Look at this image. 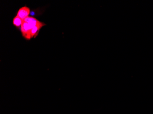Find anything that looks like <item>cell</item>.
Returning a JSON list of instances; mask_svg holds the SVG:
<instances>
[{
	"mask_svg": "<svg viewBox=\"0 0 153 114\" xmlns=\"http://www.w3.org/2000/svg\"><path fill=\"white\" fill-rule=\"evenodd\" d=\"M30 10V8L27 6H24L20 8L17 13V16L24 20L25 19L29 17Z\"/></svg>",
	"mask_w": 153,
	"mask_h": 114,
	"instance_id": "2",
	"label": "cell"
},
{
	"mask_svg": "<svg viewBox=\"0 0 153 114\" xmlns=\"http://www.w3.org/2000/svg\"><path fill=\"white\" fill-rule=\"evenodd\" d=\"M45 25H46V24H45L41 25L36 26L33 27L30 32L31 36L32 38H36L38 34L40 29Z\"/></svg>",
	"mask_w": 153,
	"mask_h": 114,
	"instance_id": "4",
	"label": "cell"
},
{
	"mask_svg": "<svg viewBox=\"0 0 153 114\" xmlns=\"http://www.w3.org/2000/svg\"><path fill=\"white\" fill-rule=\"evenodd\" d=\"M24 21L25 22L28 23L30 25L32 28L34 26H36L45 24V23L40 22L36 18H33V17H30V16L25 19Z\"/></svg>",
	"mask_w": 153,
	"mask_h": 114,
	"instance_id": "3",
	"label": "cell"
},
{
	"mask_svg": "<svg viewBox=\"0 0 153 114\" xmlns=\"http://www.w3.org/2000/svg\"><path fill=\"white\" fill-rule=\"evenodd\" d=\"M32 27L30 25L24 21L22 26H21V32L22 33L23 37L27 40H30L32 39L31 36L30 32Z\"/></svg>",
	"mask_w": 153,
	"mask_h": 114,
	"instance_id": "1",
	"label": "cell"
},
{
	"mask_svg": "<svg viewBox=\"0 0 153 114\" xmlns=\"http://www.w3.org/2000/svg\"><path fill=\"white\" fill-rule=\"evenodd\" d=\"M23 22H24V20H23L22 19L18 17V16H16L13 19V25L16 27L19 28L22 26Z\"/></svg>",
	"mask_w": 153,
	"mask_h": 114,
	"instance_id": "5",
	"label": "cell"
}]
</instances>
